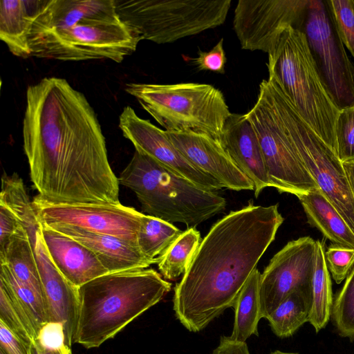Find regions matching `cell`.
<instances>
[{
    "label": "cell",
    "instance_id": "26",
    "mask_svg": "<svg viewBox=\"0 0 354 354\" xmlns=\"http://www.w3.org/2000/svg\"><path fill=\"white\" fill-rule=\"evenodd\" d=\"M310 307L311 290H297L286 297L266 319L275 335L288 337L308 322Z\"/></svg>",
    "mask_w": 354,
    "mask_h": 354
},
{
    "label": "cell",
    "instance_id": "5",
    "mask_svg": "<svg viewBox=\"0 0 354 354\" xmlns=\"http://www.w3.org/2000/svg\"><path fill=\"white\" fill-rule=\"evenodd\" d=\"M118 180L136 194L142 212L187 228H196L226 207L225 199L216 192L202 189L136 150Z\"/></svg>",
    "mask_w": 354,
    "mask_h": 354
},
{
    "label": "cell",
    "instance_id": "43",
    "mask_svg": "<svg viewBox=\"0 0 354 354\" xmlns=\"http://www.w3.org/2000/svg\"><path fill=\"white\" fill-rule=\"evenodd\" d=\"M270 354H299V353L283 352L279 350H276L271 352Z\"/></svg>",
    "mask_w": 354,
    "mask_h": 354
},
{
    "label": "cell",
    "instance_id": "44",
    "mask_svg": "<svg viewBox=\"0 0 354 354\" xmlns=\"http://www.w3.org/2000/svg\"><path fill=\"white\" fill-rule=\"evenodd\" d=\"M0 354H5L1 350H0Z\"/></svg>",
    "mask_w": 354,
    "mask_h": 354
},
{
    "label": "cell",
    "instance_id": "19",
    "mask_svg": "<svg viewBox=\"0 0 354 354\" xmlns=\"http://www.w3.org/2000/svg\"><path fill=\"white\" fill-rule=\"evenodd\" d=\"M48 254L63 276L75 287L108 274L94 253L71 237L41 224Z\"/></svg>",
    "mask_w": 354,
    "mask_h": 354
},
{
    "label": "cell",
    "instance_id": "12",
    "mask_svg": "<svg viewBox=\"0 0 354 354\" xmlns=\"http://www.w3.org/2000/svg\"><path fill=\"white\" fill-rule=\"evenodd\" d=\"M42 225H65L93 233L117 236L138 245L137 235L143 213L116 204H55L39 194L32 201Z\"/></svg>",
    "mask_w": 354,
    "mask_h": 354
},
{
    "label": "cell",
    "instance_id": "13",
    "mask_svg": "<svg viewBox=\"0 0 354 354\" xmlns=\"http://www.w3.org/2000/svg\"><path fill=\"white\" fill-rule=\"evenodd\" d=\"M308 0H239L233 28L241 47L268 53L288 26L300 30Z\"/></svg>",
    "mask_w": 354,
    "mask_h": 354
},
{
    "label": "cell",
    "instance_id": "20",
    "mask_svg": "<svg viewBox=\"0 0 354 354\" xmlns=\"http://www.w3.org/2000/svg\"><path fill=\"white\" fill-rule=\"evenodd\" d=\"M82 243L97 257L109 273L149 268L151 261L138 246L109 234L93 233L65 225H47Z\"/></svg>",
    "mask_w": 354,
    "mask_h": 354
},
{
    "label": "cell",
    "instance_id": "29",
    "mask_svg": "<svg viewBox=\"0 0 354 354\" xmlns=\"http://www.w3.org/2000/svg\"><path fill=\"white\" fill-rule=\"evenodd\" d=\"M0 265V281L28 317L37 339L42 328L48 323L43 297L32 288L19 281L6 265Z\"/></svg>",
    "mask_w": 354,
    "mask_h": 354
},
{
    "label": "cell",
    "instance_id": "8",
    "mask_svg": "<svg viewBox=\"0 0 354 354\" xmlns=\"http://www.w3.org/2000/svg\"><path fill=\"white\" fill-rule=\"evenodd\" d=\"M118 15L140 40L174 42L222 25L231 0H115Z\"/></svg>",
    "mask_w": 354,
    "mask_h": 354
},
{
    "label": "cell",
    "instance_id": "11",
    "mask_svg": "<svg viewBox=\"0 0 354 354\" xmlns=\"http://www.w3.org/2000/svg\"><path fill=\"white\" fill-rule=\"evenodd\" d=\"M301 31L338 108L354 105V66L338 34L328 0H308Z\"/></svg>",
    "mask_w": 354,
    "mask_h": 354
},
{
    "label": "cell",
    "instance_id": "40",
    "mask_svg": "<svg viewBox=\"0 0 354 354\" xmlns=\"http://www.w3.org/2000/svg\"><path fill=\"white\" fill-rule=\"evenodd\" d=\"M212 354H250L246 342L235 341L230 336H221Z\"/></svg>",
    "mask_w": 354,
    "mask_h": 354
},
{
    "label": "cell",
    "instance_id": "45",
    "mask_svg": "<svg viewBox=\"0 0 354 354\" xmlns=\"http://www.w3.org/2000/svg\"><path fill=\"white\" fill-rule=\"evenodd\" d=\"M72 354V353H71Z\"/></svg>",
    "mask_w": 354,
    "mask_h": 354
},
{
    "label": "cell",
    "instance_id": "34",
    "mask_svg": "<svg viewBox=\"0 0 354 354\" xmlns=\"http://www.w3.org/2000/svg\"><path fill=\"white\" fill-rule=\"evenodd\" d=\"M337 155L342 162L354 158V105L340 110L335 125Z\"/></svg>",
    "mask_w": 354,
    "mask_h": 354
},
{
    "label": "cell",
    "instance_id": "2",
    "mask_svg": "<svg viewBox=\"0 0 354 354\" xmlns=\"http://www.w3.org/2000/svg\"><path fill=\"white\" fill-rule=\"evenodd\" d=\"M278 207L250 202L218 221L202 239L174 288L173 309L189 331L202 330L227 308H233L283 222Z\"/></svg>",
    "mask_w": 354,
    "mask_h": 354
},
{
    "label": "cell",
    "instance_id": "21",
    "mask_svg": "<svg viewBox=\"0 0 354 354\" xmlns=\"http://www.w3.org/2000/svg\"><path fill=\"white\" fill-rule=\"evenodd\" d=\"M297 197L310 225L332 243L354 248V232L319 187Z\"/></svg>",
    "mask_w": 354,
    "mask_h": 354
},
{
    "label": "cell",
    "instance_id": "27",
    "mask_svg": "<svg viewBox=\"0 0 354 354\" xmlns=\"http://www.w3.org/2000/svg\"><path fill=\"white\" fill-rule=\"evenodd\" d=\"M183 232L171 223L144 214L137 235L138 246L147 259L157 263L158 257Z\"/></svg>",
    "mask_w": 354,
    "mask_h": 354
},
{
    "label": "cell",
    "instance_id": "1",
    "mask_svg": "<svg viewBox=\"0 0 354 354\" xmlns=\"http://www.w3.org/2000/svg\"><path fill=\"white\" fill-rule=\"evenodd\" d=\"M23 147L39 195L55 204L119 203V180L85 95L63 78L28 86Z\"/></svg>",
    "mask_w": 354,
    "mask_h": 354
},
{
    "label": "cell",
    "instance_id": "14",
    "mask_svg": "<svg viewBox=\"0 0 354 354\" xmlns=\"http://www.w3.org/2000/svg\"><path fill=\"white\" fill-rule=\"evenodd\" d=\"M316 241L310 236L288 242L260 276V317H267L290 294L311 290Z\"/></svg>",
    "mask_w": 354,
    "mask_h": 354
},
{
    "label": "cell",
    "instance_id": "42",
    "mask_svg": "<svg viewBox=\"0 0 354 354\" xmlns=\"http://www.w3.org/2000/svg\"><path fill=\"white\" fill-rule=\"evenodd\" d=\"M343 167L354 196V158L342 162Z\"/></svg>",
    "mask_w": 354,
    "mask_h": 354
},
{
    "label": "cell",
    "instance_id": "37",
    "mask_svg": "<svg viewBox=\"0 0 354 354\" xmlns=\"http://www.w3.org/2000/svg\"><path fill=\"white\" fill-rule=\"evenodd\" d=\"M27 232L18 217L6 205L0 204V251L16 234Z\"/></svg>",
    "mask_w": 354,
    "mask_h": 354
},
{
    "label": "cell",
    "instance_id": "24",
    "mask_svg": "<svg viewBox=\"0 0 354 354\" xmlns=\"http://www.w3.org/2000/svg\"><path fill=\"white\" fill-rule=\"evenodd\" d=\"M257 268L251 273L239 292L234 305V320L230 338L246 342L252 335H258L260 317L259 281Z\"/></svg>",
    "mask_w": 354,
    "mask_h": 354
},
{
    "label": "cell",
    "instance_id": "16",
    "mask_svg": "<svg viewBox=\"0 0 354 354\" xmlns=\"http://www.w3.org/2000/svg\"><path fill=\"white\" fill-rule=\"evenodd\" d=\"M165 133L189 162L223 187L234 191L254 190L252 181L236 166L218 140L192 132Z\"/></svg>",
    "mask_w": 354,
    "mask_h": 354
},
{
    "label": "cell",
    "instance_id": "23",
    "mask_svg": "<svg viewBox=\"0 0 354 354\" xmlns=\"http://www.w3.org/2000/svg\"><path fill=\"white\" fill-rule=\"evenodd\" d=\"M325 241H316L308 322L317 333L328 324L333 304L332 282L325 257Z\"/></svg>",
    "mask_w": 354,
    "mask_h": 354
},
{
    "label": "cell",
    "instance_id": "3",
    "mask_svg": "<svg viewBox=\"0 0 354 354\" xmlns=\"http://www.w3.org/2000/svg\"><path fill=\"white\" fill-rule=\"evenodd\" d=\"M171 288V283L151 268L108 273L81 286L73 343L99 347Z\"/></svg>",
    "mask_w": 354,
    "mask_h": 354
},
{
    "label": "cell",
    "instance_id": "33",
    "mask_svg": "<svg viewBox=\"0 0 354 354\" xmlns=\"http://www.w3.org/2000/svg\"><path fill=\"white\" fill-rule=\"evenodd\" d=\"M338 34L354 57V1L328 0Z\"/></svg>",
    "mask_w": 354,
    "mask_h": 354
},
{
    "label": "cell",
    "instance_id": "15",
    "mask_svg": "<svg viewBox=\"0 0 354 354\" xmlns=\"http://www.w3.org/2000/svg\"><path fill=\"white\" fill-rule=\"evenodd\" d=\"M119 127L136 151L149 156L174 173L207 191L216 192L223 188L189 162L169 140L165 130L140 118L131 106L124 107L119 117Z\"/></svg>",
    "mask_w": 354,
    "mask_h": 354
},
{
    "label": "cell",
    "instance_id": "41",
    "mask_svg": "<svg viewBox=\"0 0 354 354\" xmlns=\"http://www.w3.org/2000/svg\"><path fill=\"white\" fill-rule=\"evenodd\" d=\"M34 354H71V350L66 346L59 348H49L42 345L37 340L33 344Z\"/></svg>",
    "mask_w": 354,
    "mask_h": 354
},
{
    "label": "cell",
    "instance_id": "17",
    "mask_svg": "<svg viewBox=\"0 0 354 354\" xmlns=\"http://www.w3.org/2000/svg\"><path fill=\"white\" fill-rule=\"evenodd\" d=\"M36 259L48 322L63 326L64 344L71 348L75 330L78 288L70 283L53 262L41 234V226L36 232Z\"/></svg>",
    "mask_w": 354,
    "mask_h": 354
},
{
    "label": "cell",
    "instance_id": "4",
    "mask_svg": "<svg viewBox=\"0 0 354 354\" xmlns=\"http://www.w3.org/2000/svg\"><path fill=\"white\" fill-rule=\"evenodd\" d=\"M268 54V80L278 86L307 124L337 152L335 125L340 109L319 75L304 33L287 27Z\"/></svg>",
    "mask_w": 354,
    "mask_h": 354
},
{
    "label": "cell",
    "instance_id": "31",
    "mask_svg": "<svg viewBox=\"0 0 354 354\" xmlns=\"http://www.w3.org/2000/svg\"><path fill=\"white\" fill-rule=\"evenodd\" d=\"M0 322L17 337L33 346L37 337L28 317L0 281Z\"/></svg>",
    "mask_w": 354,
    "mask_h": 354
},
{
    "label": "cell",
    "instance_id": "38",
    "mask_svg": "<svg viewBox=\"0 0 354 354\" xmlns=\"http://www.w3.org/2000/svg\"><path fill=\"white\" fill-rule=\"evenodd\" d=\"M0 350L5 354H34L33 346L13 334L0 322Z\"/></svg>",
    "mask_w": 354,
    "mask_h": 354
},
{
    "label": "cell",
    "instance_id": "9",
    "mask_svg": "<svg viewBox=\"0 0 354 354\" xmlns=\"http://www.w3.org/2000/svg\"><path fill=\"white\" fill-rule=\"evenodd\" d=\"M245 115L258 138L272 187L296 196L319 187L297 151L272 82L262 80L257 101Z\"/></svg>",
    "mask_w": 354,
    "mask_h": 354
},
{
    "label": "cell",
    "instance_id": "36",
    "mask_svg": "<svg viewBox=\"0 0 354 354\" xmlns=\"http://www.w3.org/2000/svg\"><path fill=\"white\" fill-rule=\"evenodd\" d=\"M194 60L198 71L225 73L227 57L223 48V39L221 38L209 51L205 52L199 50L198 57Z\"/></svg>",
    "mask_w": 354,
    "mask_h": 354
},
{
    "label": "cell",
    "instance_id": "18",
    "mask_svg": "<svg viewBox=\"0 0 354 354\" xmlns=\"http://www.w3.org/2000/svg\"><path fill=\"white\" fill-rule=\"evenodd\" d=\"M219 142L236 166L252 181L256 197L265 188L272 187L258 138L245 114L231 113Z\"/></svg>",
    "mask_w": 354,
    "mask_h": 354
},
{
    "label": "cell",
    "instance_id": "28",
    "mask_svg": "<svg viewBox=\"0 0 354 354\" xmlns=\"http://www.w3.org/2000/svg\"><path fill=\"white\" fill-rule=\"evenodd\" d=\"M0 204L8 207L19 219L32 243L41 226L32 201L26 190L23 180L14 173L1 178Z\"/></svg>",
    "mask_w": 354,
    "mask_h": 354
},
{
    "label": "cell",
    "instance_id": "6",
    "mask_svg": "<svg viewBox=\"0 0 354 354\" xmlns=\"http://www.w3.org/2000/svg\"><path fill=\"white\" fill-rule=\"evenodd\" d=\"M125 91L167 131L192 132L219 141L231 115L222 92L202 83H129Z\"/></svg>",
    "mask_w": 354,
    "mask_h": 354
},
{
    "label": "cell",
    "instance_id": "35",
    "mask_svg": "<svg viewBox=\"0 0 354 354\" xmlns=\"http://www.w3.org/2000/svg\"><path fill=\"white\" fill-rule=\"evenodd\" d=\"M325 257L333 279L340 283L354 267V248L332 243L325 250Z\"/></svg>",
    "mask_w": 354,
    "mask_h": 354
},
{
    "label": "cell",
    "instance_id": "22",
    "mask_svg": "<svg viewBox=\"0 0 354 354\" xmlns=\"http://www.w3.org/2000/svg\"><path fill=\"white\" fill-rule=\"evenodd\" d=\"M37 1H0V39L15 56H32L29 36Z\"/></svg>",
    "mask_w": 354,
    "mask_h": 354
},
{
    "label": "cell",
    "instance_id": "30",
    "mask_svg": "<svg viewBox=\"0 0 354 354\" xmlns=\"http://www.w3.org/2000/svg\"><path fill=\"white\" fill-rule=\"evenodd\" d=\"M199 231L187 228L158 259L160 274L165 279L176 280L188 269L201 242Z\"/></svg>",
    "mask_w": 354,
    "mask_h": 354
},
{
    "label": "cell",
    "instance_id": "39",
    "mask_svg": "<svg viewBox=\"0 0 354 354\" xmlns=\"http://www.w3.org/2000/svg\"><path fill=\"white\" fill-rule=\"evenodd\" d=\"M36 340L49 348L66 346L62 325L59 323H47L41 330Z\"/></svg>",
    "mask_w": 354,
    "mask_h": 354
},
{
    "label": "cell",
    "instance_id": "10",
    "mask_svg": "<svg viewBox=\"0 0 354 354\" xmlns=\"http://www.w3.org/2000/svg\"><path fill=\"white\" fill-rule=\"evenodd\" d=\"M275 86L283 115L301 161L354 232V196L337 152L307 124L276 84Z\"/></svg>",
    "mask_w": 354,
    "mask_h": 354
},
{
    "label": "cell",
    "instance_id": "32",
    "mask_svg": "<svg viewBox=\"0 0 354 354\" xmlns=\"http://www.w3.org/2000/svg\"><path fill=\"white\" fill-rule=\"evenodd\" d=\"M333 318L340 335L354 337V267L345 279L332 307Z\"/></svg>",
    "mask_w": 354,
    "mask_h": 354
},
{
    "label": "cell",
    "instance_id": "7",
    "mask_svg": "<svg viewBox=\"0 0 354 354\" xmlns=\"http://www.w3.org/2000/svg\"><path fill=\"white\" fill-rule=\"evenodd\" d=\"M140 41L116 10L29 37L32 57L62 61L108 59L117 63L133 54Z\"/></svg>",
    "mask_w": 354,
    "mask_h": 354
},
{
    "label": "cell",
    "instance_id": "25",
    "mask_svg": "<svg viewBox=\"0 0 354 354\" xmlns=\"http://www.w3.org/2000/svg\"><path fill=\"white\" fill-rule=\"evenodd\" d=\"M34 248L35 243L27 232L17 234L0 251V264L6 265L19 281L32 288L43 297Z\"/></svg>",
    "mask_w": 354,
    "mask_h": 354
}]
</instances>
